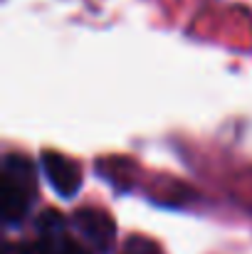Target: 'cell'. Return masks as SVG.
Wrapping results in <instances>:
<instances>
[{"label":"cell","mask_w":252,"mask_h":254,"mask_svg":"<svg viewBox=\"0 0 252 254\" xmlns=\"http://www.w3.org/2000/svg\"><path fill=\"white\" fill-rule=\"evenodd\" d=\"M35 170L25 156H7L0 178V210L7 225L20 222L35 200Z\"/></svg>","instance_id":"6da1fadb"},{"label":"cell","mask_w":252,"mask_h":254,"mask_svg":"<svg viewBox=\"0 0 252 254\" xmlns=\"http://www.w3.org/2000/svg\"><path fill=\"white\" fill-rule=\"evenodd\" d=\"M42 173H45L47 183L55 188V192L62 197H72L82 185L80 168L62 153H52V151L42 153Z\"/></svg>","instance_id":"7a4b0ae2"},{"label":"cell","mask_w":252,"mask_h":254,"mask_svg":"<svg viewBox=\"0 0 252 254\" xmlns=\"http://www.w3.org/2000/svg\"><path fill=\"white\" fill-rule=\"evenodd\" d=\"M77 227L84 232L86 240H91V245L101 252H109L114 245V222L106 212L101 210H82L75 217Z\"/></svg>","instance_id":"3957f363"},{"label":"cell","mask_w":252,"mask_h":254,"mask_svg":"<svg viewBox=\"0 0 252 254\" xmlns=\"http://www.w3.org/2000/svg\"><path fill=\"white\" fill-rule=\"evenodd\" d=\"M40 230H42V242L32 254H86L75 240H70L62 232V220H57L55 215H52V230L45 222L40 225Z\"/></svg>","instance_id":"277c9868"}]
</instances>
